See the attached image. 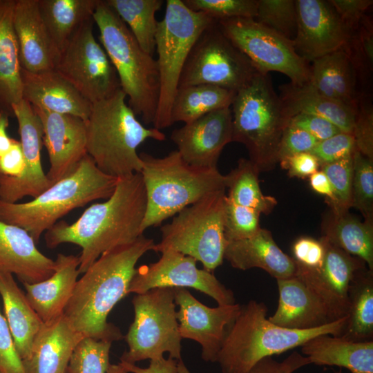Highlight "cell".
Segmentation results:
<instances>
[{
    "label": "cell",
    "instance_id": "cell-36",
    "mask_svg": "<svg viewBox=\"0 0 373 373\" xmlns=\"http://www.w3.org/2000/svg\"><path fill=\"white\" fill-rule=\"evenodd\" d=\"M340 336L352 341H373V271L358 270L348 289V311Z\"/></svg>",
    "mask_w": 373,
    "mask_h": 373
},
{
    "label": "cell",
    "instance_id": "cell-5",
    "mask_svg": "<svg viewBox=\"0 0 373 373\" xmlns=\"http://www.w3.org/2000/svg\"><path fill=\"white\" fill-rule=\"evenodd\" d=\"M139 155L146 195L143 233L202 198L227 189L226 176L217 167L192 166L177 150L162 157L144 152Z\"/></svg>",
    "mask_w": 373,
    "mask_h": 373
},
{
    "label": "cell",
    "instance_id": "cell-46",
    "mask_svg": "<svg viewBox=\"0 0 373 373\" xmlns=\"http://www.w3.org/2000/svg\"><path fill=\"white\" fill-rule=\"evenodd\" d=\"M195 12H202L219 21L233 18H253L256 16L257 0H182Z\"/></svg>",
    "mask_w": 373,
    "mask_h": 373
},
{
    "label": "cell",
    "instance_id": "cell-31",
    "mask_svg": "<svg viewBox=\"0 0 373 373\" xmlns=\"http://www.w3.org/2000/svg\"><path fill=\"white\" fill-rule=\"evenodd\" d=\"M278 95L284 111L290 119L299 114L323 117L341 132L352 134L356 108L330 99L318 92L309 82L288 83L279 87Z\"/></svg>",
    "mask_w": 373,
    "mask_h": 373
},
{
    "label": "cell",
    "instance_id": "cell-30",
    "mask_svg": "<svg viewBox=\"0 0 373 373\" xmlns=\"http://www.w3.org/2000/svg\"><path fill=\"white\" fill-rule=\"evenodd\" d=\"M300 347L311 364L345 367L351 373H373V341L357 342L322 334Z\"/></svg>",
    "mask_w": 373,
    "mask_h": 373
},
{
    "label": "cell",
    "instance_id": "cell-26",
    "mask_svg": "<svg viewBox=\"0 0 373 373\" xmlns=\"http://www.w3.org/2000/svg\"><path fill=\"white\" fill-rule=\"evenodd\" d=\"M84 336L69 323L64 314L42 323L28 357L23 361L26 373H66L72 354Z\"/></svg>",
    "mask_w": 373,
    "mask_h": 373
},
{
    "label": "cell",
    "instance_id": "cell-57",
    "mask_svg": "<svg viewBox=\"0 0 373 373\" xmlns=\"http://www.w3.org/2000/svg\"><path fill=\"white\" fill-rule=\"evenodd\" d=\"M128 373H178V361L164 357L150 360L147 367H140L135 364L120 362Z\"/></svg>",
    "mask_w": 373,
    "mask_h": 373
},
{
    "label": "cell",
    "instance_id": "cell-51",
    "mask_svg": "<svg viewBox=\"0 0 373 373\" xmlns=\"http://www.w3.org/2000/svg\"><path fill=\"white\" fill-rule=\"evenodd\" d=\"M0 373H26L5 316L0 312Z\"/></svg>",
    "mask_w": 373,
    "mask_h": 373
},
{
    "label": "cell",
    "instance_id": "cell-56",
    "mask_svg": "<svg viewBox=\"0 0 373 373\" xmlns=\"http://www.w3.org/2000/svg\"><path fill=\"white\" fill-rule=\"evenodd\" d=\"M25 160L20 141L13 140L9 151L0 157V175L18 177L23 171Z\"/></svg>",
    "mask_w": 373,
    "mask_h": 373
},
{
    "label": "cell",
    "instance_id": "cell-44",
    "mask_svg": "<svg viewBox=\"0 0 373 373\" xmlns=\"http://www.w3.org/2000/svg\"><path fill=\"white\" fill-rule=\"evenodd\" d=\"M260 213L224 198V233L227 241L248 238L258 232Z\"/></svg>",
    "mask_w": 373,
    "mask_h": 373
},
{
    "label": "cell",
    "instance_id": "cell-24",
    "mask_svg": "<svg viewBox=\"0 0 373 373\" xmlns=\"http://www.w3.org/2000/svg\"><path fill=\"white\" fill-rule=\"evenodd\" d=\"M55 262L37 247L23 229L0 220V272L17 276L22 283H36L48 278Z\"/></svg>",
    "mask_w": 373,
    "mask_h": 373
},
{
    "label": "cell",
    "instance_id": "cell-55",
    "mask_svg": "<svg viewBox=\"0 0 373 373\" xmlns=\"http://www.w3.org/2000/svg\"><path fill=\"white\" fill-rule=\"evenodd\" d=\"M283 169L288 170L291 177L305 178L310 176L320 166L316 157L309 152L294 155L280 162Z\"/></svg>",
    "mask_w": 373,
    "mask_h": 373
},
{
    "label": "cell",
    "instance_id": "cell-20",
    "mask_svg": "<svg viewBox=\"0 0 373 373\" xmlns=\"http://www.w3.org/2000/svg\"><path fill=\"white\" fill-rule=\"evenodd\" d=\"M231 107L209 113L175 128L171 139L188 164L198 167H217L224 147L232 142Z\"/></svg>",
    "mask_w": 373,
    "mask_h": 373
},
{
    "label": "cell",
    "instance_id": "cell-45",
    "mask_svg": "<svg viewBox=\"0 0 373 373\" xmlns=\"http://www.w3.org/2000/svg\"><path fill=\"white\" fill-rule=\"evenodd\" d=\"M352 155L320 166L334 192V203L331 207L335 212L347 211L352 207Z\"/></svg>",
    "mask_w": 373,
    "mask_h": 373
},
{
    "label": "cell",
    "instance_id": "cell-18",
    "mask_svg": "<svg viewBox=\"0 0 373 373\" xmlns=\"http://www.w3.org/2000/svg\"><path fill=\"white\" fill-rule=\"evenodd\" d=\"M320 240L325 249L321 267L307 269L296 264L295 276L318 297L332 318L338 320L347 314L348 289L352 278L358 270L367 265L324 237Z\"/></svg>",
    "mask_w": 373,
    "mask_h": 373
},
{
    "label": "cell",
    "instance_id": "cell-41",
    "mask_svg": "<svg viewBox=\"0 0 373 373\" xmlns=\"http://www.w3.org/2000/svg\"><path fill=\"white\" fill-rule=\"evenodd\" d=\"M254 19L293 41L297 29L296 0H257Z\"/></svg>",
    "mask_w": 373,
    "mask_h": 373
},
{
    "label": "cell",
    "instance_id": "cell-48",
    "mask_svg": "<svg viewBox=\"0 0 373 373\" xmlns=\"http://www.w3.org/2000/svg\"><path fill=\"white\" fill-rule=\"evenodd\" d=\"M356 150L352 134L340 132L318 142L309 152L318 160L320 166L332 163L353 154Z\"/></svg>",
    "mask_w": 373,
    "mask_h": 373
},
{
    "label": "cell",
    "instance_id": "cell-59",
    "mask_svg": "<svg viewBox=\"0 0 373 373\" xmlns=\"http://www.w3.org/2000/svg\"><path fill=\"white\" fill-rule=\"evenodd\" d=\"M8 117L7 114L0 112V157L9 151L14 140L8 136L6 131L9 126Z\"/></svg>",
    "mask_w": 373,
    "mask_h": 373
},
{
    "label": "cell",
    "instance_id": "cell-61",
    "mask_svg": "<svg viewBox=\"0 0 373 373\" xmlns=\"http://www.w3.org/2000/svg\"><path fill=\"white\" fill-rule=\"evenodd\" d=\"M334 373H343L341 370H339L338 371H335Z\"/></svg>",
    "mask_w": 373,
    "mask_h": 373
},
{
    "label": "cell",
    "instance_id": "cell-28",
    "mask_svg": "<svg viewBox=\"0 0 373 373\" xmlns=\"http://www.w3.org/2000/svg\"><path fill=\"white\" fill-rule=\"evenodd\" d=\"M224 259L240 270L260 268L277 279L295 276L296 265L274 241L271 233L260 228L254 236L227 241Z\"/></svg>",
    "mask_w": 373,
    "mask_h": 373
},
{
    "label": "cell",
    "instance_id": "cell-3",
    "mask_svg": "<svg viewBox=\"0 0 373 373\" xmlns=\"http://www.w3.org/2000/svg\"><path fill=\"white\" fill-rule=\"evenodd\" d=\"M268 308L254 300L240 306L229 326L217 361L222 373H247L261 359L302 346L322 334L341 336L347 321L345 316L323 326L294 329L269 321Z\"/></svg>",
    "mask_w": 373,
    "mask_h": 373
},
{
    "label": "cell",
    "instance_id": "cell-21",
    "mask_svg": "<svg viewBox=\"0 0 373 373\" xmlns=\"http://www.w3.org/2000/svg\"><path fill=\"white\" fill-rule=\"evenodd\" d=\"M32 106L42 124L43 143L50 164L46 177L52 185L71 173L87 155L86 121Z\"/></svg>",
    "mask_w": 373,
    "mask_h": 373
},
{
    "label": "cell",
    "instance_id": "cell-13",
    "mask_svg": "<svg viewBox=\"0 0 373 373\" xmlns=\"http://www.w3.org/2000/svg\"><path fill=\"white\" fill-rule=\"evenodd\" d=\"M218 24L259 73L278 72L296 84L309 81L310 64L297 54L292 41L253 18L222 19Z\"/></svg>",
    "mask_w": 373,
    "mask_h": 373
},
{
    "label": "cell",
    "instance_id": "cell-43",
    "mask_svg": "<svg viewBox=\"0 0 373 373\" xmlns=\"http://www.w3.org/2000/svg\"><path fill=\"white\" fill-rule=\"evenodd\" d=\"M112 343L84 337L75 347L66 373H106Z\"/></svg>",
    "mask_w": 373,
    "mask_h": 373
},
{
    "label": "cell",
    "instance_id": "cell-16",
    "mask_svg": "<svg viewBox=\"0 0 373 373\" xmlns=\"http://www.w3.org/2000/svg\"><path fill=\"white\" fill-rule=\"evenodd\" d=\"M12 110L18 122L25 168L16 178L0 175V199L10 203L26 196L35 198L52 186L41 161L44 132L40 118L23 99L14 104Z\"/></svg>",
    "mask_w": 373,
    "mask_h": 373
},
{
    "label": "cell",
    "instance_id": "cell-4",
    "mask_svg": "<svg viewBox=\"0 0 373 373\" xmlns=\"http://www.w3.org/2000/svg\"><path fill=\"white\" fill-rule=\"evenodd\" d=\"M126 98L121 88L93 103L86 120L87 154L100 171L115 178L141 173L137 149L145 140H166L161 131L146 128L137 119Z\"/></svg>",
    "mask_w": 373,
    "mask_h": 373
},
{
    "label": "cell",
    "instance_id": "cell-10",
    "mask_svg": "<svg viewBox=\"0 0 373 373\" xmlns=\"http://www.w3.org/2000/svg\"><path fill=\"white\" fill-rule=\"evenodd\" d=\"M225 191L210 194L178 212L160 227L162 238L153 251L173 250L199 261L213 272L224 260L227 240L224 233Z\"/></svg>",
    "mask_w": 373,
    "mask_h": 373
},
{
    "label": "cell",
    "instance_id": "cell-29",
    "mask_svg": "<svg viewBox=\"0 0 373 373\" xmlns=\"http://www.w3.org/2000/svg\"><path fill=\"white\" fill-rule=\"evenodd\" d=\"M308 82L326 97L357 108L360 95L358 78L343 48L311 62Z\"/></svg>",
    "mask_w": 373,
    "mask_h": 373
},
{
    "label": "cell",
    "instance_id": "cell-60",
    "mask_svg": "<svg viewBox=\"0 0 373 373\" xmlns=\"http://www.w3.org/2000/svg\"><path fill=\"white\" fill-rule=\"evenodd\" d=\"M106 373H128L121 363L117 364L110 363Z\"/></svg>",
    "mask_w": 373,
    "mask_h": 373
},
{
    "label": "cell",
    "instance_id": "cell-34",
    "mask_svg": "<svg viewBox=\"0 0 373 373\" xmlns=\"http://www.w3.org/2000/svg\"><path fill=\"white\" fill-rule=\"evenodd\" d=\"M323 237L373 271V221L359 220L347 211L331 213L322 227Z\"/></svg>",
    "mask_w": 373,
    "mask_h": 373
},
{
    "label": "cell",
    "instance_id": "cell-47",
    "mask_svg": "<svg viewBox=\"0 0 373 373\" xmlns=\"http://www.w3.org/2000/svg\"><path fill=\"white\" fill-rule=\"evenodd\" d=\"M365 95H359L352 135L356 149L373 160V108L365 101Z\"/></svg>",
    "mask_w": 373,
    "mask_h": 373
},
{
    "label": "cell",
    "instance_id": "cell-33",
    "mask_svg": "<svg viewBox=\"0 0 373 373\" xmlns=\"http://www.w3.org/2000/svg\"><path fill=\"white\" fill-rule=\"evenodd\" d=\"M0 295L15 347L23 361L43 323L11 274L0 272Z\"/></svg>",
    "mask_w": 373,
    "mask_h": 373
},
{
    "label": "cell",
    "instance_id": "cell-19",
    "mask_svg": "<svg viewBox=\"0 0 373 373\" xmlns=\"http://www.w3.org/2000/svg\"><path fill=\"white\" fill-rule=\"evenodd\" d=\"M297 29L294 46L308 63L343 48L349 32L328 1L296 0Z\"/></svg>",
    "mask_w": 373,
    "mask_h": 373
},
{
    "label": "cell",
    "instance_id": "cell-22",
    "mask_svg": "<svg viewBox=\"0 0 373 373\" xmlns=\"http://www.w3.org/2000/svg\"><path fill=\"white\" fill-rule=\"evenodd\" d=\"M12 23L21 68L30 73L55 70L60 52L41 17L38 0H15Z\"/></svg>",
    "mask_w": 373,
    "mask_h": 373
},
{
    "label": "cell",
    "instance_id": "cell-37",
    "mask_svg": "<svg viewBox=\"0 0 373 373\" xmlns=\"http://www.w3.org/2000/svg\"><path fill=\"white\" fill-rule=\"evenodd\" d=\"M236 93L212 84L178 88L171 107V120L187 124L212 111L231 107Z\"/></svg>",
    "mask_w": 373,
    "mask_h": 373
},
{
    "label": "cell",
    "instance_id": "cell-39",
    "mask_svg": "<svg viewBox=\"0 0 373 373\" xmlns=\"http://www.w3.org/2000/svg\"><path fill=\"white\" fill-rule=\"evenodd\" d=\"M259 173L249 160L240 159L237 166L225 175L227 197L233 202L255 209L260 214H269L277 204V200L262 193Z\"/></svg>",
    "mask_w": 373,
    "mask_h": 373
},
{
    "label": "cell",
    "instance_id": "cell-17",
    "mask_svg": "<svg viewBox=\"0 0 373 373\" xmlns=\"http://www.w3.org/2000/svg\"><path fill=\"white\" fill-rule=\"evenodd\" d=\"M176 316L182 338L201 345L202 358L216 362L226 332L238 316L240 305L208 307L197 300L186 288H174Z\"/></svg>",
    "mask_w": 373,
    "mask_h": 373
},
{
    "label": "cell",
    "instance_id": "cell-7",
    "mask_svg": "<svg viewBox=\"0 0 373 373\" xmlns=\"http://www.w3.org/2000/svg\"><path fill=\"white\" fill-rule=\"evenodd\" d=\"M99 40L117 72L128 106L145 124H153L159 99L160 76L156 59L142 50L135 38L105 0L93 15Z\"/></svg>",
    "mask_w": 373,
    "mask_h": 373
},
{
    "label": "cell",
    "instance_id": "cell-14",
    "mask_svg": "<svg viewBox=\"0 0 373 373\" xmlns=\"http://www.w3.org/2000/svg\"><path fill=\"white\" fill-rule=\"evenodd\" d=\"M93 17L86 20L60 52L55 70L92 104L121 89L111 59L93 33Z\"/></svg>",
    "mask_w": 373,
    "mask_h": 373
},
{
    "label": "cell",
    "instance_id": "cell-1",
    "mask_svg": "<svg viewBox=\"0 0 373 373\" xmlns=\"http://www.w3.org/2000/svg\"><path fill=\"white\" fill-rule=\"evenodd\" d=\"M146 208L141 173L119 177L113 194L105 202L92 204L72 224L61 220L46 231V245L50 249L63 243L79 246V271L84 274L104 252L143 235L141 226Z\"/></svg>",
    "mask_w": 373,
    "mask_h": 373
},
{
    "label": "cell",
    "instance_id": "cell-25",
    "mask_svg": "<svg viewBox=\"0 0 373 373\" xmlns=\"http://www.w3.org/2000/svg\"><path fill=\"white\" fill-rule=\"evenodd\" d=\"M278 307L268 317L272 323L288 329H308L334 321L318 297L297 276L277 279Z\"/></svg>",
    "mask_w": 373,
    "mask_h": 373
},
{
    "label": "cell",
    "instance_id": "cell-32",
    "mask_svg": "<svg viewBox=\"0 0 373 373\" xmlns=\"http://www.w3.org/2000/svg\"><path fill=\"white\" fill-rule=\"evenodd\" d=\"M15 0H0V112L14 117L12 106L23 99L21 67L13 28Z\"/></svg>",
    "mask_w": 373,
    "mask_h": 373
},
{
    "label": "cell",
    "instance_id": "cell-23",
    "mask_svg": "<svg viewBox=\"0 0 373 373\" xmlns=\"http://www.w3.org/2000/svg\"><path fill=\"white\" fill-rule=\"evenodd\" d=\"M22 96L32 106L86 120L92 103L55 70L30 73L21 68Z\"/></svg>",
    "mask_w": 373,
    "mask_h": 373
},
{
    "label": "cell",
    "instance_id": "cell-38",
    "mask_svg": "<svg viewBox=\"0 0 373 373\" xmlns=\"http://www.w3.org/2000/svg\"><path fill=\"white\" fill-rule=\"evenodd\" d=\"M127 26L138 44L149 55L155 50L158 21L155 13L162 0H105Z\"/></svg>",
    "mask_w": 373,
    "mask_h": 373
},
{
    "label": "cell",
    "instance_id": "cell-40",
    "mask_svg": "<svg viewBox=\"0 0 373 373\" xmlns=\"http://www.w3.org/2000/svg\"><path fill=\"white\" fill-rule=\"evenodd\" d=\"M354 66L359 84L365 87L372 80L373 71V23L365 15L358 26L350 32L343 48Z\"/></svg>",
    "mask_w": 373,
    "mask_h": 373
},
{
    "label": "cell",
    "instance_id": "cell-58",
    "mask_svg": "<svg viewBox=\"0 0 373 373\" xmlns=\"http://www.w3.org/2000/svg\"><path fill=\"white\" fill-rule=\"evenodd\" d=\"M309 183L316 193L327 198L330 205L334 203V192L331 184L323 171H317L309 176Z\"/></svg>",
    "mask_w": 373,
    "mask_h": 373
},
{
    "label": "cell",
    "instance_id": "cell-2",
    "mask_svg": "<svg viewBox=\"0 0 373 373\" xmlns=\"http://www.w3.org/2000/svg\"><path fill=\"white\" fill-rule=\"evenodd\" d=\"M140 236L135 241L102 254L75 286L64 315L84 337L113 343L124 338L119 329L107 321L115 305L128 294L139 259L155 245Z\"/></svg>",
    "mask_w": 373,
    "mask_h": 373
},
{
    "label": "cell",
    "instance_id": "cell-8",
    "mask_svg": "<svg viewBox=\"0 0 373 373\" xmlns=\"http://www.w3.org/2000/svg\"><path fill=\"white\" fill-rule=\"evenodd\" d=\"M231 107L232 142L246 147L259 172L272 170L289 118L268 74L258 73L238 90Z\"/></svg>",
    "mask_w": 373,
    "mask_h": 373
},
{
    "label": "cell",
    "instance_id": "cell-54",
    "mask_svg": "<svg viewBox=\"0 0 373 373\" xmlns=\"http://www.w3.org/2000/svg\"><path fill=\"white\" fill-rule=\"evenodd\" d=\"M288 124L305 131L318 142L341 132L329 121L313 115L299 113L292 116Z\"/></svg>",
    "mask_w": 373,
    "mask_h": 373
},
{
    "label": "cell",
    "instance_id": "cell-6",
    "mask_svg": "<svg viewBox=\"0 0 373 373\" xmlns=\"http://www.w3.org/2000/svg\"><path fill=\"white\" fill-rule=\"evenodd\" d=\"M117 178L100 171L87 154L71 173L32 200L10 203L0 199V220L25 229L38 243L41 234L70 211L108 199Z\"/></svg>",
    "mask_w": 373,
    "mask_h": 373
},
{
    "label": "cell",
    "instance_id": "cell-49",
    "mask_svg": "<svg viewBox=\"0 0 373 373\" xmlns=\"http://www.w3.org/2000/svg\"><path fill=\"white\" fill-rule=\"evenodd\" d=\"M311 364L309 358L294 352L281 362L265 357L256 363L247 373H293L299 368ZM178 373H191L182 360L178 361Z\"/></svg>",
    "mask_w": 373,
    "mask_h": 373
},
{
    "label": "cell",
    "instance_id": "cell-42",
    "mask_svg": "<svg viewBox=\"0 0 373 373\" xmlns=\"http://www.w3.org/2000/svg\"><path fill=\"white\" fill-rule=\"evenodd\" d=\"M352 207L373 221V160L356 149L352 155Z\"/></svg>",
    "mask_w": 373,
    "mask_h": 373
},
{
    "label": "cell",
    "instance_id": "cell-50",
    "mask_svg": "<svg viewBox=\"0 0 373 373\" xmlns=\"http://www.w3.org/2000/svg\"><path fill=\"white\" fill-rule=\"evenodd\" d=\"M317 142L318 141L308 133L287 124L278 147V162L298 153L310 152Z\"/></svg>",
    "mask_w": 373,
    "mask_h": 373
},
{
    "label": "cell",
    "instance_id": "cell-35",
    "mask_svg": "<svg viewBox=\"0 0 373 373\" xmlns=\"http://www.w3.org/2000/svg\"><path fill=\"white\" fill-rule=\"evenodd\" d=\"M99 0H38L46 30L59 52L77 30L93 17Z\"/></svg>",
    "mask_w": 373,
    "mask_h": 373
},
{
    "label": "cell",
    "instance_id": "cell-9",
    "mask_svg": "<svg viewBox=\"0 0 373 373\" xmlns=\"http://www.w3.org/2000/svg\"><path fill=\"white\" fill-rule=\"evenodd\" d=\"M216 20L188 8L182 0H167L155 36L160 94L153 127L171 126V107L180 75L190 51L200 34Z\"/></svg>",
    "mask_w": 373,
    "mask_h": 373
},
{
    "label": "cell",
    "instance_id": "cell-53",
    "mask_svg": "<svg viewBox=\"0 0 373 373\" xmlns=\"http://www.w3.org/2000/svg\"><path fill=\"white\" fill-rule=\"evenodd\" d=\"M349 33L355 29L370 7L372 0H329Z\"/></svg>",
    "mask_w": 373,
    "mask_h": 373
},
{
    "label": "cell",
    "instance_id": "cell-27",
    "mask_svg": "<svg viewBox=\"0 0 373 373\" xmlns=\"http://www.w3.org/2000/svg\"><path fill=\"white\" fill-rule=\"evenodd\" d=\"M54 273L36 283H22L26 298L43 323L61 316L72 296L77 281L79 256L58 254Z\"/></svg>",
    "mask_w": 373,
    "mask_h": 373
},
{
    "label": "cell",
    "instance_id": "cell-12",
    "mask_svg": "<svg viewBox=\"0 0 373 373\" xmlns=\"http://www.w3.org/2000/svg\"><path fill=\"white\" fill-rule=\"evenodd\" d=\"M259 72L223 33L218 21L207 28L192 47L178 88L212 84L237 92Z\"/></svg>",
    "mask_w": 373,
    "mask_h": 373
},
{
    "label": "cell",
    "instance_id": "cell-15",
    "mask_svg": "<svg viewBox=\"0 0 373 373\" xmlns=\"http://www.w3.org/2000/svg\"><path fill=\"white\" fill-rule=\"evenodd\" d=\"M161 254L157 262L136 268L128 294H142L159 287H190L209 296L218 305L236 303L233 291L213 272L198 268L194 258L173 250Z\"/></svg>",
    "mask_w": 373,
    "mask_h": 373
},
{
    "label": "cell",
    "instance_id": "cell-11",
    "mask_svg": "<svg viewBox=\"0 0 373 373\" xmlns=\"http://www.w3.org/2000/svg\"><path fill=\"white\" fill-rule=\"evenodd\" d=\"M174 288L159 287L134 296V320L124 336L128 349L120 362L135 364L154 360L168 352L182 360V338L176 316Z\"/></svg>",
    "mask_w": 373,
    "mask_h": 373
},
{
    "label": "cell",
    "instance_id": "cell-52",
    "mask_svg": "<svg viewBox=\"0 0 373 373\" xmlns=\"http://www.w3.org/2000/svg\"><path fill=\"white\" fill-rule=\"evenodd\" d=\"M292 253V258L296 265L307 269H317L323 263L325 249L321 240L301 237L293 244Z\"/></svg>",
    "mask_w": 373,
    "mask_h": 373
}]
</instances>
